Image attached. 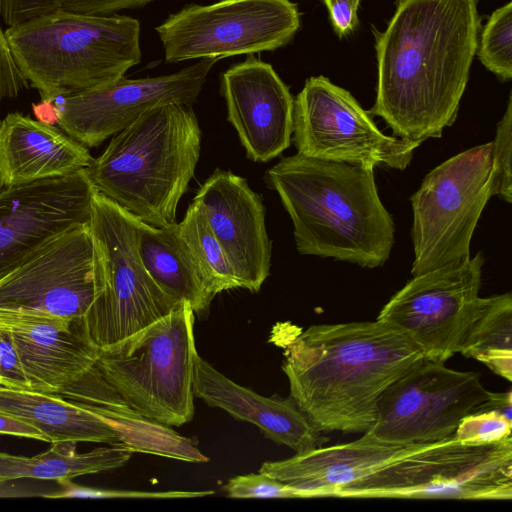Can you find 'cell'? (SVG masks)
<instances>
[{
    "label": "cell",
    "instance_id": "33",
    "mask_svg": "<svg viewBox=\"0 0 512 512\" xmlns=\"http://www.w3.org/2000/svg\"><path fill=\"white\" fill-rule=\"evenodd\" d=\"M230 498H299L290 486L262 473H249L231 478L223 487Z\"/></svg>",
    "mask_w": 512,
    "mask_h": 512
},
{
    "label": "cell",
    "instance_id": "13",
    "mask_svg": "<svg viewBox=\"0 0 512 512\" xmlns=\"http://www.w3.org/2000/svg\"><path fill=\"white\" fill-rule=\"evenodd\" d=\"M484 254L413 276L381 309L377 320L406 333L428 360L459 353L475 313Z\"/></svg>",
    "mask_w": 512,
    "mask_h": 512
},
{
    "label": "cell",
    "instance_id": "8",
    "mask_svg": "<svg viewBox=\"0 0 512 512\" xmlns=\"http://www.w3.org/2000/svg\"><path fill=\"white\" fill-rule=\"evenodd\" d=\"M341 498L510 500L512 438L467 444L454 434L342 488Z\"/></svg>",
    "mask_w": 512,
    "mask_h": 512
},
{
    "label": "cell",
    "instance_id": "36",
    "mask_svg": "<svg viewBox=\"0 0 512 512\" xmlns=\"http://www.w3.org/2000/svg\"><path fill=\"white\" fill-rule=\"evenodd\" d=\"M28 83L19 71L10 50L5 31L0 25V103L15 98Z\"/></svg>",
    "mask_w": 512,
    "mask_h": 512
},
{
    "label": "cell",
    "instance_id": "38",
    "mask_svg": "<svg viewBox=\"0 0 512 512\" xmlns=\"http://www.w3.org/2000/svg\"><path fill=\"white\" fill-rule=\"evenodd\" d=\"M0 434L48 442L46 435L32 424L0 410Z\"/></svg>",
    "mask_w": 512,
    "mask_h": 512
},
{
    "label": "cell",
    "instance_id": "12",
    "mask_svg": "<svg viewBox=\"0 0 512 512\" xmlns=\"http://www.w3.org/2000/svg\"><path fill=\"white\" fill-rule=\"evenodd\" d=\"M489 394L478 373L424 358L382 393L365 433L391 444L437 442L454 434Z\"/></svg>",
    "mask_w": 512,
    "mask_h": 512
},
{
    "label": "cell",
    "instance_id": "4",
    "mask_svg": "<svg viewBox=\"0 0 512 512\" xmlns=\"http://www.w3.org/2000/svg\"><path fill=\"white\" fill-rule=\"evenodd\" d=\"M200 149L201 129L192 106L164 104L115 134L87 169L99 193L161 228L176 223Z\"/></svg>",
    "mask_w": 512,
    "mask_h": 512
},
{
    "label": "cell",
    "instance_id": "11",
    "mask_svg": "<svg viewBox=\"0 0 512 512\" xmlns=\"http://www.w3.org/2000/svg\"><path fill=\"white\" fill-rule=\"evenodd\" d=\"M297 153L364 166L406 169L420 143L385 135L352 94L320 75L306 80L294 99Z\"/></svg>",
    "mask_w": 512,
    "mask_h": 512
},
{
    "label": "cell",
    "instance_id": "23",
    "mask_svg": "<svg viewBox=\"0 0 512 512\" xmlns=\"http://www.w3.org/2000/svg\"><path fill=\"white\" fill-rule=\"evenodd\" d=\"M0 410L32 424L51 444L95 442L119 445L117 434L105 420L56 393L1 385Z\"/></svg>",
    "mask_w": 512,
    "mask_h": 512
},
{
    "label": "cell",
    "instance_id": "6",
    "mask_svg": "<svg viewBox=\"0 0 512 512\" xmlns=\"http://www.w3.org/2000/svg\"><path fill=\"white\" fill-rule=\"evenodd\" d=\"M194 311L180 301L167 315L126 339L99 348L93 365L136 414L166 426L194 415Z\"/></svg>",
    "mask_w": 512,
    "mask_h": 512
},
{
    "label": "cell",
    "instance_id": "5",
    "mask_svg": "<svg viewBox=\"0 0 512 512\" xmlns=\"http://www.w3.org/2000/svg\"><path fill=\"white\" fill-rule=\"evenodd\" d=\"M140 22L126 15L57 12L9 26L15 63L42 102L100 88L141 61Z\"/></svg>",
    "mask_w": 512,
    "mask_h": 512
},
{
    "label": "cell",
    "instance_id": "22",
    "mask_svg": "<svg viewBox=\"0 0 512 512\" xmlns=\"http://www.w3.org/2000/svg\"><path fill=\"white\" fill-rule=\"evenodd\" d=\"M92 160L87 147L50 123L19 112L0 122V188L65 176Z\"/></svg>",
    "mask_w": 512,
    "mask_h": 512
},
{
    "label": "cell",
    "instance_id": "21",
    "mask_svg": "<svg viewBox=\"0 0 512 512\" xmlns=\"http://www.w3.org/2000/svg\"><path fill=\"white\" fill-rule=\"evenodd\" d=\"M192 390L194 396L233 418L250 422L273 442L296 453L322 446L327 438L300 410L292 398L264 397L243 387L198 354L195 357Z\"/></svg>",
    "mask_w": 512,
    "mask_h": 512
},
{
    "label": "cell",
    "instance_id": "32",
    "mask_svg": "<svg viewBox=\"0 0 512 512\" xmlns=\"http://www.w3.org/2000/svg\"><path fill=\"white\" fill-rule=\"evenodd\" d=\"M511 429V418L496 411H477L461 419L454 435L462 443L491 444L512 438Z\"/></svg>",
    "mask_w": 512,
    "mask_h": 512
},
{
    "label": "cell",
    "instance_id": "35",
    "mask_svg": "<svg viewBox=\"0 0 512 512\" xmlns=\"http://www.w3.org/2000/svg\"><path fill=\"white\" fill-rule=\"evenodd\" d=\"M0 385L32 390L10 337L0 332Z\"/></svg>",
    "mask_w": 512,
    "mask_h": 512
},
{
    "label": "cell",
    "instance_id": "9",
    "mask_svg": "<svg viewBox=\"0 0 512 512\" xmlns=\"http://www.w3.org/2000/svg\"><path fill=\"white\" fill-rule=\"evenodd\" d=\"M492 142L465 150L431 170L411 196L413 276L470 257V243L493 196Z\"/></svg>",
    "mask_w": 512,
    "mask_h": 512
},
{
    "label": "cell",
    "instance_id": "3",
    "mask_svg": "<svg viewBox=\"0 0 512 512\" xmlns=\"http://www.w3.org/2000/svg\"><path fill=\"white\" fill-rule=\"evenodd\" d=\"M289 214L297 251L376 268L394 244L392 216L381 202L374 167L297 153L266 172Z\"/></svg>",
    "mask_w": 512,
    "mask_h": 512
},
{
    "label": "cell",
    "instance_id": "31",
    "mask_svg": "<svg viewBox=\"0 0 512 512\" xmlns=\"http://www.w3.org/2000/svg\"><path fill=\"white\" fill-rule=\"evenodd\" d=\"M512 98L509 95L506 111L497 124L492 142L493 196L512 202Z\"/></svg>",
    "mask_w": 512,
    "mask_h": 512
},
{
    "label": "cell",
    "instance_id": "15",
    "mask_svg": "<svg viewBox=\"0 0 512 512\" xmlns=\"http://www.w3.org/2000/svg\"><path fill=\"white\" fill-rule=\"evenodd\" d=\"M217 61L200 59L172 74L138 79L122 77L100 88L59 97L53 106L55 122L85 147L98 146L157 106L170 103L192 106Z\"/></svg>",
    "mask_w": 512,
    "mask_h": 512
},
{
    "label": "cell",
    "instance_id": "28",
    "mask_svg": "<svg viewBox=\"0 0 512 512\" xmlns=\"http://www.w3.org/2000/svg\"><path fill=\"white\" fill-rule=\"evenodd\" d=\"M178 224L181 236L210 294L215 297L222 291L240 288L198 199L194 197L183 220Z\"/></svg>",
    "mask_w": 512,
    "mask_h": 512
},
{
    "label": "cell",
    "instance_id": "17",
    "mask_svg": "<svg viewBox=\"0 0 512 512\" xmlns=\"http://www.w3.org/2000/svg\"><path fill=\"white\" fill-rule=\"evenodd\" d=\"M220 90L249 159L268 162L290 146L294 98L269 63L248 54L222 74Z\"/></svg>",
    "mask_w": 512,
    "mask_h": 512
},
{
    "label": "cell",
    "instance_id": "37",
    "mask_svg": "<svg viewBox=\"0 0 512 512\" xmlns=\"http://www.w3.org/2000/svg\"><path fill=\"white\" fill-rule=\"evenodd\" d=\"M331 23L339 37L351 33L358 24L357 10L361 0H323Z\"/></svg>",
    "mask_w": 512,
    "mask_h": 512
},
{
    "label": "cell",
    "instance_id": "34",
    "mask_svg": "<svg viewBox=\"0 0 512 512\" xmlns=\"http://www.w3.org/2000/svg\"><path fill=\"white\" fill-rule=\"evenodd\" d=\"M63 488L61 491L53 493L54 498H132V499H175V498H194L214 494L213 490L207 491H164V492H145L130 490H113L89 488L76 485L68 480L59 483Z\"/></svg>",
    "mask_w": 512,
    "mask_h": 512
},
{
    "label": "cell",
    "instance_id": "10",
    "mask_svg": "<svg viewBox=\"0 0 512 512\" xmlns=\"http://www.w3.org/2000/svg\"><path fill=\"white\" fill-rule=\"evenodd\" d=\"M300 27L290 0H220L186 5L156 27L168 63L274 51Z\"/></svg>",
    "mask_w": 512,
    "mask_h": 512
},
{
    "label": "cell",
    "instance_id": "39",
    "mask_svg": "<svg viewBox=\"0 0 512 512\" xmlns=\"http://www.w3.org/2000/svg\"><path fill=\"white\" fill-rule=\"evenodd\" d=\"M477 411H496L512 419V397L511 392H490L486 401L480 404Z\"/></svg>",
    "mask_w": 512,
    "mask_h": 512
},
{
    "label": "cell",
    "instance_id": "2",
    "mask_svg": "<svg viewBox=\"0 0 512 512\" xmlns=\"http://www.w3.org/2000/svg\"><path fill=\"white\" fill-rule=\"evenodd\" d=\"M290 396L321 432L365 433L382 393L425 357L403 331L379 320L284 329Z\"/></svg>",
    "mask_w": 512,
    "mask_h": 512
},
{
    "label": "cell",
    "instance_id": "24",
    "mask_svg": "<svg viewBox=\"0 0 512 512\" xmlns=\"http://www.w3.org/2000/svg\"><path fill=\"white\" fill-rule=\"evenodd\" d=\"M138 252L155 283L177 301H186L198 316H205L214 298L207 290L178 223L138 226Z\"/></svg>",
    "mask_w": 512,
    "mask_h": 512
},
{
    "label": "cell",
    "instance_id": "7",
    "mask_svg": "<svg viewBox=\"0 0 512 512\" xmlns=\"http://www.w3.org/2000/svg\"><path fill=\"white\" fill-rule=\"evenodd\" d=\"M139 221L98 191L95 193L89 227L96 290L84 322L99 348L137 333L180 302L166 294L143 266L138 252Z\"/></svg>",
    "mask_w": 512,
    "mask_h": 512
},
{
    "label": "cell",
    "instance_id": "27",
    "mask_svg": "<svg viewBox=\"0 0 512 512\" xmlns=\"http://www.w3.org/2000/svg\"><path fill=\"white\" fill-rule=\"evenodd\" d=\"M105 420L115 431L119 445L134 452L149 453L194 463L208 458L195 441L184 437L169 426L144 418L134 411H118L98 407H83Z\"/></svg>",
    "mask_w": 512,
    "mask_h": 512
},
{
    "label": "cell",
    "instance_id": "18",
    "mask_svg": "<svg viewBox=\"0 0 512 512\" xmlns=\"http://www.w3.org/2000/svg\"><path fill=\"white\" fill-rule=\"evenodd\" d=\"M195 198L200 201L240 288L258 292L270 273L272 248L261 195L249 187L245 178L216 169Z\"/></svg>",
    "mask_w": 512,
    "mask_h": 512
},
{
    "label": "cell",
    "instance_id": "26",
    "mask_svg": "<svg viewBox=\"0 0 512 512\" xmlns=\"http://www.w3.org/2000/svg\"><path fill=\"white\" fill-rule=\"evenodd\" d=\"M459 353L483 363L507 381L512 380L510 292L479 298Z\"/></svg>",
    "mask_w": 512,
    "mask_h": 512
},
{
    "label": "cell",
    "instance_id": "14",
    "mask_svg": "<svg viewBox=\"0 0 512 512\" xmlns=\"http://www.w3.org/2000/svg\"><path fill=\"white\" fill-rule=\"evenodd\" d=\"M89 224L56 236L0 278V309L83 318L95 296Z\"/></svg>",
    "mask_w": 512,
    "mask_h": 512
},
{
    "label": "cell",
    "instance_id": "20",
    "mask_svg": "<svg viewBox=\"0 0 512 512\" xmlns=\"http://www.w3.org/2000/svg\"><path fill=\"white\" fill-rule=\"evenodd\" d=\"M420 445L386 443L363 433L349 443L320 446L288 459L264 462L259 472L292 487L299 498L336 497L345 486Z\"/></svg>",
    "mask_w": 512,
    "mask_h": 512
},
{
    "label": "cell",
    "instance_id": "1",
    "mask_svg": "<svg viewBox=\"0 0 512 512\" xmlns=\"http://www.w3.org/2000/svg\"><path fill=\"white\" fill-rule=\"evenodd\" d=\"M479 0H398L376 35L378 80L370 115L394 136L440 138L458 115L478 47Z\"/></svg>",
    "mask_w": 512,
    "mask_h": 512
},
{
    "label": "cell",
    "instance_id": "16",
    "mask_svg": "<svg viewBox=\"0 0 512 512\" xmlns=\"http://www.w3.org/2000/svg\"><path fill=\"white\" fill-rule=\"evenodd\" d=\"M97 192L88 169L0 190V278L66 230L89 224Z\"/></svg>",
    "mask_w": 512,
    "mask_h": 512
},
{
    "label": "cell",
    "instance_id": "25",
    "mask_svg": "<svg viewBox=\"0 0 512 512\" xmlns=\"http://www.w3.org/2000/svg\"><path fill=\"white\" fill-rule=\"evenodd\" d=\"M132 454L121 445L78 453L75 442L52 443L50 449L32 457L0 452V483L22 478L59 482L122 467Z\"/></svg>",
    "mask_w": 512,
    "mask_h": 512
},
{
    "label": "cell",
    "instance_id": "29",
    "mask_svg": "<svg viewBox=\"0 0 512 512\" xmlns=\"http://www.w3.org/2000/svg\"><path fill=\"white\" fill-rule=\"evenodd\" d=\"M157 0H0V16L8 26L63 12L78 15H111L136 9Z\"/></svg>",
    "mask_w": 512,
    "mask_h": 512
},
{
    "label": "cell",
    "instance_id": "19",
    "mask_svg": "<svg viewBox=\"0 0 512 512\" xmlns=\"http://www.w3.org/2000/svg\"><path fill=\"white\" fill-rule=\"evenodd\" d=\"M0 332L10 337L35 391L57 392L87 372L99 354L84 317L67 319L0 309Z\"/></svg>",
    "mask_w": 512,
    "mask_h": 512
},
{
    "label": "cell",
    "instance_id": "30",
    "mask_svg": "<svg viewBox=\"0 0 512 512\" xmlns=\"http://www.w3.org/2000/svg\"><path fill=\"white\" fill-rule=\"evenodd\" d=\"M481 63L502 81L512 78V3L496 9L482 29L477 52Z\"/></svg>",
    "mask_w": 512,
    "mask_h": 512
},
{
    "label": "cell",
    "instance_id": "40",
    "mask_svg": "<svg viewBox=\"0 0 512 512\" xmlns=\"http://www.w3.org/2000/svg\"><path fill=\"white\" fill-rule=\"evenodd\" d=\"M1 386V385H0Z\"/></svg>",
    "mask_w": 512,
    "mask_h": 512
}]
</instances>
